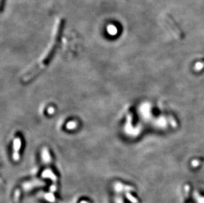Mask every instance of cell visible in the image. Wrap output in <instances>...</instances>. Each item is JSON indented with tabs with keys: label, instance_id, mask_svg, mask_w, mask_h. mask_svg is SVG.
<instances>
[{
	"label": "cell",
	"instance_id": "4",
	"mask_svg": "<svg viewBox=\"0 0 204 203\" xmlns=\"http://www.w3.org/2000/svg\"><path fill=\"white\" fill-rule=\"evenodd\" d=\"M122 201L120 199H119V198L117 200V203H122Z\"/></svg>",
	"mask_w": 204,
	"mask_h": 203
},
{
	"label": "cell",
	"instance_id": "3",
	"mask_svg": "<svg viewBox=\"0 0 204 203\" xmlns=\"http://www.w3.org/2000/svg\"><path fill=\"white\" fill-rule=\"evenodd\" d=\"M75 127V123L73 122H69L67 125V127L68 129H73Z\"/></svg>",
	"mask_w": 204,
	"mask_h": 203
},
{
	"label": "cell",
	"instance_id": "1",
	"mask_svg": "<svg viewBox=\"0 0 204 203\" xmlns=\"http://www.w3.org/2000/svg\"><path fill=\"white\" fill-rule=\"evenodd\" d=\"M21 146H22V139L21 138V136H17L14 139V140H13V158L14 159L15 161L19 160V159L20 158L19 152Z\"/></svg>",
	"mask_w": 204,
	"mask_h": 203
},
{
	"label": "cell",
	"instance_id": "2",
	"mask_svg": "<svg viewBox=\"0 0 204 203\" xmlns=\"http://www.w3.org/2000/svg\"><path fill=\"white\" fill-rule=\"evenodd\" d=\"M42 158L43 160L46 162H49L50 161V155L48 148H44L42 151Z\"/></svg>",
	"mask_w": 204,
	"mask_h": 203
}]
</instances>
